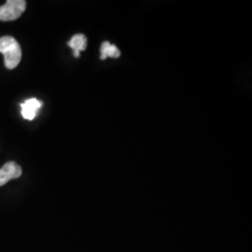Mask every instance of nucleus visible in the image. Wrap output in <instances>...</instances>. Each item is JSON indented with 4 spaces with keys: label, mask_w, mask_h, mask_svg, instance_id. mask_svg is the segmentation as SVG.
I'll return each mask as SVG.
<instances>
[{
    "label": "nucleus",
    "mask_w": 252,
    "mask_h": 252,
    "mask_svg": "<svg viewBox=\"0 0 252 252\" xmlns=\"http://www.w3.org/2000/svg\"><path fill=\"white\" fill-rule=\"evenodd\" d=\"M0 54L4 55L5 66L8 69L15 68L22 59L21 46L13 36L0 37Z\"/></svg>",
    "instance_id": "1"
},
{
    "label": "nucleus",
    "mask_w": 252,
    "mask_h": 252,
    "mask_svg": "<svg viewBox=\"0 0 252 252\" xmlns=\"http://www.w3.org/2000/svg\"><path fill=\"white\" fill-rule=\"evenodd\" d=\"M27 9L25 0H8L0 6V21L9 22L18 19Z\"/></svg>",
    "instance_id": "2"
},
{
    "label": "nucleus",
    "mask_w": 252,
    "mask_h": 252,
    "mask_svg": "<svg viewBox=\"0 0 252 252\" xmlns=\"http://www.w3.org/2000/svg\"><path fill=\"white\" fill-rule=\"evenodd\" d=\"M21 166L15 162H8L0 168V186L7 184L9 180L18 179L22 175Z\"/></svg>",
    "instance_id": "3"
},
{
    "label": "nucleus",
    "mask_w": 252,
    "mask_h": 252,
    "mask_svg": "<svg viewBox=\"0 0 252 252\" xmlns=\"http://www.w3.org/2000/svg\"><path fill=\"white\" fill-rule=\"evenodd\" d=\"M41 107H42V102L36 98L27 100L25 103L21 104L22 115L24 119L32 121L35 119Z\"/></svg>",
    "instance_id": "4"
},
{
    "label": "nucleus",
    "mask_w": 252,
    "mask_h": 252,
    "mask_svg": "<svg viewBox=\"0 0 252 252\" xmlns=\"http://www.w3.org/2000/svg\"><path fill=\"white\" fill-rule=\"evenodd\" d=\"M68 46L71 48L74 52V56L76 58L80 57L81 52L86 50L87 47V38L82 34H77L72 36V38L68 41Z\"/></svg>",
    "instance_id": "5"
},
{
    "label": "nucleus",
    "mask_w": 252,
    "mask_h": 252,
    "mask_svg": "<svg viewBox=\"0 0 252 252\" xmlns=\"http://www.w3.org/2000/svg\"><path fill=\"white\" fill-rule=\"evenodd\" d=\"M100 53H101L100 58L102 60H105L108 57L118 58L121 55V52L117 47L113 44H110L108 41H105L104 43H102L100 48Z\"/></svg>",
    "instance_id": "6"
}]
</instances>
